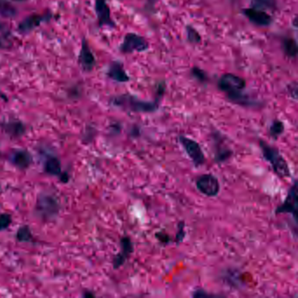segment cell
Returning <instances> with one entry per match:
<instances>
[{
	"label": "cell",
	"instance_id": "obj_1",
	"mask_svg": "<svg viewBox=\"0 0 298 298\" xmlns=\"http://www.w3.org/2000/svg\"><path fill=\"white\" fill-rule=\"evenodd\" d=\"M160 98L157 97L155 102L141 100L130 94H121L111 99V104L115 107L124 109L125 111L138 113H152L158 109Z\"/></svg>",
	"mask_w": 298,
	"mask_h": 298
},
{
	"label": "cell",
	"instance_id": "obj_2",
	"mask_svg": "<svg viewBox=\"0 0 298 298\" xmlns=\"http://www.w3.org/2000/svg\"><path fill=\"white\" fill-rule=\"evenodd\" d=\"M259 145L265 160L268 161L271 164L272 169L275 171V174L280 178L290 177V170L288 163L281 156L278 150L268 145V143L263 140L259 142Z\"/></svg>",
	"mask_w": 298,
	"mask_h": 298
},
{
	"label": "cell",
	"instance_id": "obj_3",
	"mask_svg": "<svg viewBox=\"0 0 298 298\" xmlns=\"http://www.w3.org/2000/svg\"><path fill=\"white\" fill-rule=\"evenodd\" d=\"M219 89L224 92L228 98L241 93L246 87V80L236 74L227 73L222 74L218 80Z\"/></svg>",
	"mask_w": 298,
	"mask_h": 298
},
{
	"label": "cell",
	"instance_id": "obj_4",
	"mask_svg": "<svg viewBox=\"0 0 298 298\" xmlns=\"http://www.w3.org/2000/svg\"><path fill=\"white\" fill-rule=\"evenodd\" d=\"M150 47L149 42L145 38L140 34L135 33H128L125 34L124 40L120 45L119 50L122 54H133V53H143L147 51Z\"/></svg>",
	"mask_w": 298,
	"mask_h": 298
},
{
	"label": "cell",
	"instance_id": "obj_5",
	"mask_svg": "<svg viewBox=\"0 0 298 298\" xmlns=\"http://www.w3.org/2000/svg\"><path fill=\"white\" fill-rule=\"evenodd\" d=\"M178 140L180 142L181 145L184 148V151L188 155V157L191 158V161L193 162L195 166H201L204 164L205 155L202 151L201 145L191 138L184 137V136H179Z\"/></svg>",
	"mask_w": 298,
	"mask_h": 298
},
{
	"label": "cell",
	"instance_id": "obj_6",
	"mask_svg": "<svg viewBox=\"0 0 298 298\" xmlns=\"http://www.w3.org/2000/svg\"><path fill=\"white\" fill-rule=\"evenodd\" d=\"M280 214H289L294 216L296 220L297 215V182L295 181L294 184L288 190V195L284 202L280 205L275 210V215Z\"/></svg>",
	"mask_w": 298,
	"mask_h": 298
},
{
	"label": "cell",
	"instance_id": "obj_7",
	"mask_svg": "<svg viewBox=\"0 0 298 298\" xmlns=\"http://www.w3.org/2000/svg\"><path fill=\"white\" fill-rule=\"evenodd\" d=\"M196 186L202 194L215 197L221 190L218 178L212 174H204L196 181Z\"/></svg>",
	"mask_w": 298,
	"mask_h": 298
},
{
	"label": "cell",
	"instance_id": "obj_8",
	"mask_svg": "<svg viewBox=\"0 0 298 298\" xmlns=\"http://www.w3.org/2000/svg\"><path fill=\"white\" fill-rule=\"evenodd\" d=\"M242 14L251 23L257 27H269L273 23L271 15L265 11L258 10L255 8H245L242 10Z\"/></svg>",
	"mask_w": 298,
	"mask_h": 298
},
{
	"label": "cell",
	"instance_id": "obj_9",
	"mask_svg": "<svg viewBox=\"0 0 298 298\" xmlns=\"http://www.w3.org/2000/svg\"><path fill=\"white\" fill-rule=\"evenodd\" d=\"M94 11L100 27H116L114 20L111 18V9L107 0H94Z\"/></svg>",
	"mask_w": 298,
	"mask_h": 298
},
{
	"label": "cell",
	"instance_id": "obj_10",
	"mask_svg": "<svg viewBox=\"0 0 298 298\" xmlns=\"http://www.w3.org/2000/svg\"><path fill=\"white\" fill-rule=\"evenodd\" d=\"M78 63L85 72H90L93 70L96 64L95 57L86 38L82 39L80 54L78 57Z\"/></svg>",
	"mask_w": 298,
	"mask_h": 298
},
{
	"label": "cell",
	"instance_id": "obj_11",
	"mask_svg": "<svg viewBox=\"0 0 298 298\" xmlns=\"http://www.w3.org/2000/svg\"><path fill=\"white\" fill-rule=\"evenodd\" d=\"M52 15L51 14H33L26 18L23 21L20 22L18 31L21 34H27L31 31L34 30L36 27H40L45 21H49Z\"/></svg>",
	"mask_w": 298,
	"mask_h": 298
},
{
	"label": "cell",
	"instance_id": "obj_12",
	"mask_svg": "<svg viewBox=\"0 0 298 298\" xmlns=\"http://www.w3.org/2000/svg\"><path fill=\"white\" fill-rule=\"evenodd\" d=\"M58 203L50 196H42L38 200L36 209L42 216L51 217L58 213Z\"/></svg>",
	"mask_w": 298,
	"mask_h": 298
},
{
	"label": "cell",
	"instance_id": "obj_13",
	"mask_svg": "<svg viewBox=\"0 0 298 298\" xmlns=\"http://www.w3.org/2000/svg\"><path fill=\"white\" fill-rule=\"evenodd\" d=\"M107 76L119 83H125L131 80L129 74L124 69V65L121 63L120 61L111 62L108 68Z\"/></svg>",
	"mask_w": 298,
	"mask_h": 298
},
{
	"label": "cell",
	"instance_id": "obj_14",
	"mask_svg": "<svg viewBox=\"0 0 298 298\" xmlns=\"http://www.w3.org/2000/svg\"><path fill=\"white\" fill-rule=\"evenodd\" d=\"M10 160L20 170H26L33 162V157L29 151L26 150H16L11 155Z\"/></svg>",
	"mask_w": 298,
	"mask_h": 298
},
{
	"label": "cell",
	"instance_id": "obj_15",
	"mask_svg": "<svg viewBox=\"0 0 298 298\" xmlns=\"http://www.w3.org/2000/svg\"><path fill=\"white\" fill-rule=\"evenodd\" d=\"M121 248L122 251L118 254L114 260H113V266L114 268H120L122 265L124 264L125 261L127 260L129 255L133 252V245L131 242V239L129 237H124L121 240Z\"/></svg>",
	"mask_w": 298,
	"mask_h": 298
},
{
	"label": "cell",
	"instance_id": "obj_16",
	"mask_svg": "<svg viewBox=\"0 0 298 298\" xmlns=\"http://www.w3.org/2000/svg\"><path fill=\"white\" fill-rule=\"evenodd\" d=\"M281 49L287 57L295 59L297 56L298 52L296 40L290 37L283 38L281 40Z\"/></svg>",
	"mask_w": 298,
	"mask_h": 298
},
{
	"label": "cell",
	"instance_id": "obj_17",
	"mask_svg": "<svg viewBox=\"0 0 298 298\" xmlns=\"http://www.w3.org/2000/svg\"><path fill=\"white\" fill-rule=\"evenodd\" d=\"M4 130L7 133L15 138H20L26 132V128L24 124L18 121H12L3 124Z\"/></svg>",
	"mask_w": 298,
	"mask_h": 298
},
{
	"label": "cell",
	"instance_id": "obj_18",
	"mask_svg": "<svg viewBox=\"0 0 298 298\" xmlns=\"http://www.w3.org/2000/svg\"><path fill=\"white\" fill-rule=\"evenodd\" d=\"M45 171L51 176H60L61 174V164L59 158L51 157L45 164Z\"/></svg>",
	"mask_w": 298,
	"mask_h": 298
},
{
	"label": "cell",
	"instance_id": "obj_19",
	"mask_svg": "<svg viewBox=\"0 0 298 298\" xmlns=\"http://www.w3.org/2000/svg\"><path fill=\"white\" fill-rule=\"evenodd\" d=\"M252 8L261 11H275L277 9L276 0H251Z\"/></svg>",
	"mask_w": 298,
	"mask_h": 298
},
{
	"label": "cell",
	"instance_id": "obj_20",
	"mask_svg": "<svg viewBox=\"0 0 298 298\" xmlns=\"http://www.w3.org/2000/svg\"><path fill=\"white\" fill-rule=\"evenodd\" d=\"M0 15L5 18H14L17 15L16 8L8 0H0Z\"/></svg>",
	"mask_w": 298,
	"mask_h": 298
},
{
	"label": "cell",
	"instance_id": "obj_21",
	"mask_svg": "<svg viewBox=\"0 0 298 298\" xmlns=\"http://www.w3.org/2000/svg\"><path fill=\"white\" fill-rule=\"evenodd\" d=\"M185 33H186V40L188 42L191 44H200L201 42V34H198V31L195 29L194 27L188 25L185 27Z\"/></svg>",
	"mask_w": 298,
	"mask_h": 298
},
{
	"label": "cell",
	"instance_id": "obj_22",
	"mask_svg": "<svg viewBox=\"0 0 298 298\" xmlns=\"http://www.w3.org/2000/svg\"><path fill=\"white\" fill-rule=\"evenodd\" d=\"M190 74H191V77L196 80H198V82H201V83H205L209 80L208 73L203 69H201V67H191Z\"/></svg>",
	"mask_w": 298,
	"mask_h": 298
},
{
	"label": "cell",
	"instance_id": "obj_23",
	"mask_svg": "<svg viewBox=\"0 0 298 298\" xmlns=\"http://www.w3.org/2000/svg\"><path fill=\"white\" fill-rule=\"evenodd\" d=\"M18 241H22V242H27V241H30L33 237L32 235V232L31 229L28 226H22L19 228V230L17 232V235H16Z\"/></svg>",
	"mask_w": 298,
	"mask_h": 298
},
{
	"label": "cell",
	"instance_id": "obj_24",
	"mask_svg": "<svg viewBox=\"0 0 298 298\" xmlns=\"http://www.w3.org/2000/svg\"><path fill=\"white\" fill-rule=\"evenodd\" d=\"M283 131H284V124L281 121H274L269 128V133L271 135L272 138H277L283 133Z\"/></svg>",
	"mask_w": 298,
	"mask_h": 298
},
{
	"label": "cell",
	"instance_id": "obj_25",
	"mask_svg": "<svg viewBox=\"0 0 298 298\" xmlns=\"http://www.w3.org/2000/svg\"><path fill=\"white\" fill-rule=\"evenodd\" d=\"M12 216L9 214H1L0 215V231H4L10 227L12 224Z\"/></svg>",
	"mask_w": 298,
	"mask_h": 298
},
{
	"label": "cell",
	"instance_id": "obj_26",
	"mask_svg": "<svg viewBox=\"0 0 298 298\" xmlns=\"http://www.w3.org/2000/svg\"><path fill=\"white\" fill-rule=\"evenodd\" d=\"M185 237V232H184V222L181 221L178 223V229L176 235V242L180 243Z\"/></svg>",
	"mask_w": 298,
	"mask_h": 298
},
{
	"label": "cell",
	"instance_id": "obj_27",
	"mask_svg": "<svg viewBox=\"0 0 298 298\" xmlns=\"http://www.w3.org/2000/svg\"><path fill=\"white\" fill-rule=\"evenodd\" d=\"M288 92L291 95V97L294 98V100H296V98H297V85L295 82L288 86Z\"/></svg>",
	"mask_w": 298,
	"mask_h": 298
},
{
	"label": "cell",
	"instance_id": "obj_28",
	"mask_svg": "<svg viewBox=\"0 0 298 298\" xmlns=\"http://www.w3.org/2000/svg\"><path fill=\"white\" fill-rule=\"evenodd\" d=\"M59 178H60V180L62 183H67L69 181V176H68L67 172H61V174L59 176Z\"/></svg>",
	"mask_w": 298,
	"mask_h": 298
},
{
	"label": "cell",
	"instance_id": "obj_29",
	"mask_svg": "<svg viewBox=\"0 0 298 298\" xmlns=\"http://www.w3.org/2000/svg\"><path fill=\"white\" fill-rule=\"evenodd\" d=\"M192 295H193L194 297H201V296H208V293L204 292V290L200 289V290H196Z\"/></svg>",
	"mask_w": 298,
	"mask_h": 298
},
{
	"label": "cell",
	"instance_id": "obj_30",
	"mask_svg": "<svg viewBox=\"0 0 298 298\" xmlns=\"http://www.w3.org/2000/svg\"><path fill=\"white\" fill-rule=\"evenodd\" d=\"M83 296H85V297H87V296H89V297H94V295L93 293H85Z\"/></svg>",
	"mask_w": 298,
	"mask_h": 298
},
{
	"label": "cell",
	"instance_id": "obj_31",
	"mask_svg": "<svg viewBox=\"0 0 298 298\" xmlns=\"http://www.w3.org/2000/svg\"><path fill=\"white\" fill-rule=\"evenodd\" d=\"M8 1H12V2H26L27 0H8Z\"/></svg>",
	"mask_w": 298,
	"mask_h": 298
},
{
	"label": "cell",
	"instance_id": "obj_32",
	"mask_svg": "<svg viewBox=\"0 0 298 298\" xmlns=\"http://www.w3.org/2000/svg\"><path fill=\"white\" fill-rule=\"evenodd\" d=\"M0 27H1V26H0Z\"/></svg>",
	"mask_w": 298,
	"mask_h": 298
}]
</instances>
